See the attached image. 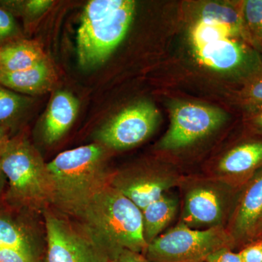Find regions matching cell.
I'll list each match as a JSON object with an SVG mask.
<instances>
[{
  "label": "cell",
  "instance_id": "obj_5",
  "mask_svg": "<svg viewBox=\"0 0 262 262\" xmlns=\"http://www.w3.org/2000/svg\"><path fill=\"white\" fill-rule=\"evenodd\" d=\"M234 246L224 227L194 229L180 222L147 245L143 254L151 262H204L214 251Z\"/></svg>",
  "mask_w": 262,
  "mask_h": 262
},
{
  "label": "cell",
  "instance_id": "obj_16",
  "mask_svg": "<svg viewBox=\"0 0 262 262\" xmlns=\"http://www.w3.org/2000/svg\"><path fill=\"white\" fill-rule=\"evenodd\" d=\"M262 163V143L249 142L230 150L219 163V171L234 179H248Z\"/></svg>",
  "mask_w": 262,
  "mask_h": 262
},
{
  "label": "cell",
  "instance_id": "obj_8",
  "mask_svg": "<svg viewBox=\"0 0 262 262\" xmlns=\"http://www.w3.org/2000/svg\"><path fill=\"white\" fill-rule=\"evenodd\" d=\"M160 120L152 103L143 101L120 112L97 134L98 141L106 148L127 149L146 140L156 128Z\"/></svg>",
  "mask_w": 262,
  "mask_h": 262
},
{
  "label": "cell",
  "instance_id": "obj_18",
  "mask_svg": "<svg viewBox=\"0 0 262 262\" xmlns=\"http://www.w3.org/2000/svg\"><path fill=\"white\" fill-rule=\"evenodd\" d=\"M0 247L13 248L37 257L34 236L25 226L8 217L0 216Z\"/></svg>",
  "mask_w": 262,
  "mask_h": 262
},
{
  "label": "cell",
  "instance_id": "obj_11",
  "mask_svg": "<svg viewBox=\"0 0 262 262\" xmlns=\"http://www.w3.org/2000/svg\"><path fill=\"white\" fill-rule=\"evenodd\" d=\"M180 181L175 173L158 169H139L113 174L110 184L141 211Z\"/></svg>",
  "mask_w": 262,
  "mask_h": 262
},
{
  "label": "cell",
  "instance_id": "obj_29",
  "mask_svg": "<svg viewBox=\"0 0 262 262\" xmlns=\"http://www.w3.org/2000/svg\"><path fill=\"white\" fill-rule=\"evenodd\" d=\"M256 112L251 117L250 122L253 130L262 134V107L256 108Z\"/></svg>",
  "mask_w": 262,
  "mask_h": 262
},
{
  "label": "cell",
  "instance_id": "obj_9",
  "mask_svg": "<svg viewBox=\"0 0 262 262\" xmlns=\"http://www.w3.org/2000/svg\"><path fill=\"white\" fill-rule=\"evenodd\" d=\"M228 201L227 189L222 186L211 182L194 184L185 193L181 222L194 229L223 227Z\"/></svg>",
  "mask_w": 262,
  "mask_h": 262
},
{
  "label": "cell",
  "instance_id": "obj_12",
  "mask_svg": "<svg viewBox=\"0 0 262 262\" xmlns=\"http://www.w3.org/2000/svg\"><path fill=\"white\" fill-rule=\"evenodd\" d=\"M262 220V170L245 186L228 231L234 244L247 245L256 239Z\"/></svg>",
  "mask_w": 262,
  "mask_h": 262
},
{
  "label": "cell",
  "instance_id": "obj_1",
  "mask_svg": "<svg viewBox=\"0 0 262 262\" xmlns=\"http://www.w3.org/2000/svg\"><path fill=\"white\" fill-rule=\"evenodd\" d=\"M67 215L82 225L111 259L122 250L145 251L141 210L110 183Z\"/></svg>",
  "mask_w": 262,
  "mask_h": 262
},
{
  "label": "cell",
  "instance_id": "obj_2",
  "mask_svg": "<svg viewBox=\"0 0 262 262\" xmlns=\"http://www.w3.org/2000/svg\"><path fill=\"white\" fill-rule=\"evenodd\" d=\"M106 147L92 144L60 153L47 163L51 206L63 214H69L110 184L113 174L106 169Z\"/></svg>",
  "mask_w": 262,
  "mask_h": 262
},
{
  "label": "cell",
  "instance_id": "obj_13",
  "mask_svg": "<svg viewBox=\"0 0 262 262\" xmlns=\"http://www.w3.org/2000/svg\"><path fill=\"white\" fill-rule=\"evenodd\" d=\"M56 81V72L48 59L28 70L0 72V84L18 94H44L52 89Z\"/></svg>",
  "mask_w": 262,
  "mask_h": 262
},
{
  "label": "cell",
  "instance_id": "obj_7",
  "mask_svg": "<svg viewBox=\"0 0 262 262\" xmlns=\"http://www.w3.org/2000/svg\"><path fill=\"white\" fill-rule=\"evenodd\" d=\"M170 125L159 143L164 150H177L192 145L227 120V114L218 108L189 102L170 106Z\"/></svg>",
  "mask_w": 262,
  "mask_h": 262
},
{
  "label": "cell",
  "instance_id": "obj_10",
  "mask_svg": "<svg viewBox=\"0 0 262 262\" xmlns=\"http://www.w3.org/2000/svg\"><path fill=\"white\" fill-rule=\"evenodd\" d=\"M196 58L209 68L237 72L250 82L262 76V66L256 53L232 38L220 39L194 48Z\"/></svg>",
  "mask_w": 262,
  "mask_h": 262
},
{
  "label": "cell",
  "instance_id": "obj_25",
  "mask_svg": "<svg viewBox=\"0 0 262 262\" xmlns=\"http://www.w3.org/2000/svg\"><path fill=\"white\" fill-rule=\"evenodd\" d=\"M238 253L244 262H262V238L246 245Z\"/></svg>",
  "mask_w": 262,
  "mask_h": 262
},
{
  "label": "cell",
  "instance_id": "obj_24",
  "mask_svg": "<svg viewBox=\"0 0 262 262\" xmlns=\"http://www.w3.org/2000/svg\"><path fill=\"white\" fill-rule=\"evenodd\" d=\"M243 98L256 108L262 107V76L248 82L243 92Z\"/></svg>",
  "mask_w": 262,
  "mask_h": 262
},
{
  "label": "cell",
  "instance_id": "obj_31",
  "mask_svg": "<svg viewBox=\"0 0 262 262\" xmlns=\"http://www.w3.org/2000/svg\"><path fill=\"white\" fill-rule=\"evenodd\" d=\"M5 182H6V178H5L4 174L2 173L1 170H0V193L4 189Z\"/></svg>",
  "mask_w": 262,
  "mask_h": 262
},
{
  "label": "cell",
  "instance_id": "obj_14",
  "mask_svg": "<svg viewBox=\"0 0 262 262\" xmlns=\"http://www.w3.org/2000/svg\"><path fill=\"white\" fill-rule=\"evenodd\" d=\"M78 110V101L73 95L67 91L55 94L43 125V139L47 144H54L63 137L75 122Z\"/></svg>",
  "mask_w": 262,
  "mask_h": 262
},
{
  "label": "cell",
  "instance_id": "obj_21",
  "mask_svg": "<svg viewBox=\"0 0 262 262\" xmlns=\"http://www.w3.org/2000/svg\"><path fill=\"white\" fill-rule=\"evenodd\" d=\"M201 19L215 22L233 29L239 35L244 32V19L234 8L227 5L209 3L203 8Z\"/></svg>",
  "mask_w": 262,
  "mask_h": 262
},
{
  "label": "cell",
  "instance_id": "obj_19",
  "mask_svg": "<svg viewBox=\"0 0 262 262\" xmlns=\"http://www.w3.org/2000/svg\"><path fill=\"white\" fill-rule=\"evenodd\" d=\"M29 100L0 84V127L8 130L28 107Z\"/></svg>",
  "mask_w": 262,
  "mask_h": 262
},
{
  "label": "cell",
  "instance_id": "obj_27",
  "mask_svg": "<svg viewBox=\"0 0 262 262\" xmlns=\"http://www.w3.org/2000/svg\"><path fill=\"white\" fill-rule=\"evenodd\" d=\"M205 262H244L239 253L234 252L232 248L225 247L210 254Z\"/></svg>",
  "mask_w": 262,
  "mask_h": 262
},
{
  "label": "cell",
  "instance_id": "obj_32",
  "mask_svg": "<svg viewBox=\"0 0 262 262\" xmlns=\"http://www.w3.org/2000/svg\"><path fill=\"white\" fill-rule=\"evenodd\" d=\"M259 238H262V220L260 222L259 226H258L257 234H256V239Z\"/></svg>",
  "mask_w": 262,
  "mask_h": 262
},
{
  "label": "cell",
  "instance_id": "obj_30",
  "mask_svg": "<svg viewBox=\"0 0 262 262\" xmlns=\"http://www.w3.org/2000/svg\"><path fill=\"white\" fill-rule=\"evenodd\" d=\"M7 130H8L4 128V127H0V157L4 151L8 141L10 140Z\"/></svg>",
  "mask_w": 262,
  "mask_h": 262
},
{
  "label": "cell",
  "instance_id": "obj_23",
  "mask_svg": "<svg viewBox=\"0 0 262 262\" xmlns=\"http://www.w3.org/2000/svg\"><path fill=\"white\" fill-rule=\"evenodd\" d=\"M20 38V29L14 16L0 8V46Z\"/></svg>",
  "mask_w": 262,
  "mask_h": 262
},
{
  "label": "cell",
  "instance_id": "obj_4",
  "mask_svg": "<svg viewBox=\"0 0 262 262\" xmlns=\"http://www.w3.org/2000/svg\"><path fill=\"white\" fill-rule=\"evenodd\" d=\"M0 170L9 183L8 198L15 204L44 211L51 206L47 163L27 139H10L0 157Z\"/></svg>",
  "mask_w": 262,
  "mask_h": 262
},
{
  "label": "cell",
  "instance_id": "obj_3",
  "mask_svg": "<svg viewBox=\"0 0 262 262\" xmlns=\"http://www.w3.org/2000/svg\"><path fill=\"white\" fill-rule=\"evenodd\" d=\"M136 3L131 0H92L84 7L77 31L79 63L86 69L101 64L130 27Z\"/></svg>",
  "mask_w": 262,
  "mask_h": 262
},
{
  "label": "cell",
  "instance_id": "obj_17",
  "mask_svg": "<svg viewBox=\"0 0 262 262\" xmlns=\"http://www.w3.org/2000/svg\"><path fill=\"white\" fill-rule=\"evenodd\" d=\"M178 206V198L167 192L141 211L143 234L146 245L152 242L168 227L175 216Z\"/></svg>",
  "mask_w": 262,
  "mask_h": 262
},
{
  "label": "cell",
  "instance_id": "obj_20",
  "mask_svg": "<svg viewBox=\"0 0 262 262\" xmlns=\"http://www.w3.org/2000/svg\"><path fill=\"white\" fill-rule=\"evenodd\" d=\"M235 31L227 26L200 19L193 27L191 39L194 48L201 47L208 43L238 36Z\"/></svg>",
  "mask_w": 262,
  "mask_h": 262
},
{
  "label": "cell",
  "instance_id": "obj_6",
  "mask_svg": "<svg viewBox=\"0 0 262 262\" xmlns=\"http://www.w3.org/2000/svg\"><path fill=\"white\" fill-rule=\"evenodd\" d=\"M47 254L46 262H110L107 251L86 229L68 215L44 211Z\"/></svg>",
  "mask_w": 262,
  "mask_h": 262
},
{
  "label": "cell",
  "instance_id": "obj_33",
  "mask_svg": "<svg viewBox=\"0 0 262 262\" xmlns=\"http://www.w3.org/2000/svg\"><path fill=\"white\" fill-rule=\"evenodd\" d=\"M205 262V261H204Z\"/></svg>",
  "mask_w": 262,
  "mask_h": 262
},
{
  "label": "cell",
  "instance_id": "obj_22",
  "mask_svg": "<svg viewBox=\"0 0 262 262\" xmlns=\"http://www.w3.org/2000/svg\"><path fill=\"white\" fill-rule=\"evenodd\" d=\"M243 17L250 31L262 42V0H247L243 3Z\"/></svg>",
  "mask_w": 262,
  "mask_h": 262
},
{
  "label": "cell",
  "instance_id": "obj_15",
  "mask_svg": "<svg viewBox=\"0 0 262 262\" xmlns=\"http://www.w3.org/2000/svg\"><path fill=\"white\" fill-rule=\"evenodd\" d=\"M48 59L38 43L15 39L0 46V72H20Z\"/></svg>",
  "mask_w": 262,
  "mask_h": 262
},
{
  "label": "cell",
  "instance_id": "obj_28",
  "mask_svg": "<svg viewBox=\"0 0 262 262\" xmlns=\"http://www.w3.org/2000/svg\"><path fill=\"white\" fill-rule=\"evenodd\" d=\"M110 262H151L144 254L130 250H122Z\"/></svg>",
  "mask_w": 262,
  "mask_h": 262
},
{
  "label": "cell",
  "instance_id": "obj_26",
  "mask_svg": "<svg viewBox=\"0 0 262 262\" xmlns=\"http://www.w3.org/2000/svg\"><path fill=\"white\" fill-rule=\"evenodd\" d=\"M0 262H37V257L13 248L0 247Z\"/></svg>",
  "mask_w": 262,
  "mask_h": 262
}]
</instances>
